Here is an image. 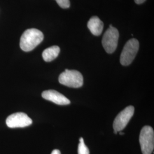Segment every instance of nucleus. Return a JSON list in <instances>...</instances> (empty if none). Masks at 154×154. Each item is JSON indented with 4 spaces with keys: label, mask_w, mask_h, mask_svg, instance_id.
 <instances>
[{
    "label": "nucleus",
    "mask_w": 154,
    "mask_h": 154,
    "mask_svg": "<svg viewBox=\"0 0 154 154\" xmlns=\"http://www.w3.org/2000/svg\"><path fill=\"white\" fill-rule=\"evenodd\" d=\"M44 34L37 29H29L22 34L20 39V48L24 51H30L40 44L44 39Z\"/></svg>",
    "instance_id": "1"
},
{
    "label": "nucleus",
    "mask_w": 154,
    "mask_h": 154,
    "mask_svg": "<svg viewBox=\"0 0 154 154\" xmlns=\"http://www.w3.org/2000/svg\"><path fill=\"white\" fill-rule=\"evenodd\" d=\"M51 154H61V152L58 149H54L52 151Z\"/></svg>",
    "instance_id": "14"
},
{
    "label": "nucleus",
    "mask_w": 154,
    "mask_h": 154,
    "mask_svg": "<svg viewBox=\"0 0 154 154\" xmlns=\"http://www.w3.org/2000/svg\"><path fill=\"white\" fill-rule=\"evenodd\" d=\"M119 132H120V133H119V134H120V135H124V133H123V132H121V131H119Z\"/></svg>",
    "instance_id": "15"
},
{
    "label": "nucleus",
    "mask_w": 154,
    "mask_h": 154,
    "mask_svg": "<svg viewBox=\"0 0 154 154\" xmlns=\"http://www.w3.org/2000/svg\"><path fill=\"white\" fill-rule=\"evenodd\" d=\"M78 154H89V149L88 147L85 145L83 138H81L79 139V144L78 145Z\"/></svg>",
    "instance_id": "11"
},
{
    "label": "nucleus",
    "mask_w": 154,
    "mask_h": 154,
    "mask_svg": "<svg viewBox=\"0 0 154 154\" xmlns=\"http://www.w3.org/2000/svg\"><path fill=\"white\" fill-rule=\"evenodd\" d=\"M58 81L62 85L72 88H81L83 84L82 74L75 70L66 69L60 75Z\"/></svg>",
    "instance_id": "2"
},
{
    "label": "nucleus",
    "mask_w": 154,
    "mask_h": 154,
    "mask_svg": "<svg viewBox=\"0 0 154 154\" xmlns=\"http://www.w3.org/2000/svg\"><path fill=\"white\" fill-rule=\"evenodd\" d=\"M88 27L93 35L99 36L103 31V23L98 17H92L88 21Z\"/></svg>",
    "instance_id": "9"
},
{
    "label": "nucleus",
    "mask_w": 154,
    "mask_h": 154,
    "mask_svg": "<svg viewBox=\"0 0 154 154\" xmlns=\"http://www.w3.org/2000/svg\"><path fill=\"white\" fill-rule=\"evenodd\" d=\"M119 37L118 29L110 25V27L105 32L102 41V45L107 53L111 54L115 51L118 46Z\"/></svg>",
    "instance_id": "5"
},
{
    "label": "nucleus",
    "mask_w": 154,
    "mask_h": 154,
    "mask_svg": "<svg viewBox=\"0 0 154 154\" xmlns=\"http://www.w3.org/2000/svg\"><path fill=\"white\" fill-rule=\"evenodd\" d=\"M60 52V48L58 46H53L45 50L42 53V58L46 62H51L55 60Z\"/></svg>",
    "instance_id": "10"
},
{
    "label": "nucleus",
    "mask_w": 154,
    "mask_h": 154,
    "mask_svg": "<svg viewBox=\"0 0 154 154\" xmlns=\"http://www.w3.org/2000/svg\"><path fill=\"white\" fill-rule=\"evenodd\" d=\"M139 43L137 39L128 40L122 51L120 62L123 66H128L132 63L138 53Z\"/></svg>",
    "instance_id": "4"
},
{
    "label": "nucleus",
    "mask_w": 154,
    "mask_h": 154,
    "mask_svg": "<svg viewBox=\"0 0 154 154\" xmlns=\"http://www.w3.org/2000/svg\"><path fill=\"white\" fill-rule=\"evenodd\" d=\"M33 123L32 119L29 116L23 112H16L9 116L6 120V123L7 126L9 128H22L29 126Z\"/></svg>",
    "instance_id": "7"
},
{
    "label": "nucleus",
    "mask_w": 154,
    "mask_h": 154,
    "mask_svg": "<svg viewBox=\"0 0 154 154\" xmlns=\"http://www.w3.org/2000/svg\"><path fill=\"white\" fill-rule=\"evenodd\" d=\"M139 142L142 154H152L154 149V132L151 127H143L140 133Z\"/></svg>",
    "instance_id": "3"
},
{
    "label": "nucleus",
    "mask_w": 154,
    "mask_h": 154,
    "mask_svg": "<svg viewBox=\"0 0 154 154\" xmlns=\"http://www.w3.org/2000/svg\"><path fill=\"white\" fill-rule=\"evenodd\" d=\"M58 5L63 9H67L70 6L69 0H55Z\"/></svg>",
    "instance_id": "12"
},
{
    "label": "nucleus",
    "mask_w": 154,
    "mask_h": 154,
    "mask_svg": "<svg viewBox=\"0 0 154 154\" xmlns=\"http://www.w3.org/2000/svg\"><path fill=\"white\" fill-rule=\"evenodd\" d=\"M134 110L132 106H128L118 114L113 123L114 131L119 132L126 127L134 114Z\"/></svg>",
    "instance_id": "6"
},
{
    "label": "nucleus",
    "mask_w": 154,
    "mask_h": 154,
    "mask_svg": "<svg viewBox=\"0 0 154 154\" xmlns=\"http://www.w3.org/2000/svg\"><path fill=\"white\" fill-rule=\"evenodd\" d=\"M42 97L43 98L51 101L57 105H67L70 103V100L67 99L65 96L53 90L44 91L42 93Z\"/></svg>",
    "instance_id": "8"
},
{
    "label": "nucleus",
    "mask_w": 154,
    "mask_h": 154,
    "mask_svg": "<svg viewBox=\"0 0 154 154\" xmlns=\"http://www.w3.org/2000/svg\"><path fill=\"white\" fill-rule=\"evenodd\" d=\"M134 1L136 4H143V2H144L146 0H134Z\"/></svg>",
    "instance_id": "13"
}]
</instances>
